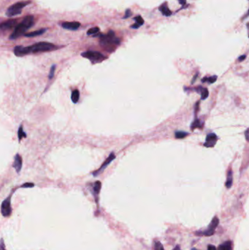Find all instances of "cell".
I'll list each match as a JSON object with an SVG mask.
<instances>
[{"label":"cell","instance_id":"2","mask_svg":"<svg viewBox=\"0 0 249 250\" xmlns=\"http://www.w3.org/2000/svg\"><path fill=\"white\" fill-rule=\"evenodd\" d=\"M120 39L115 36L114 32L110 31L107 34H102L100 36V45L107 51H114L117 45L120 44Z\"/></svg>","mask_w":249,"mask_h":250},{"label":"cell","instance_id":"11","mask_svg":"<svg viewBox=\"0 0 249 250\" xmlns=\"http://www.w3.org/2000/svg\"><path fill=\"white\" fill-rule=\"evenodd\" d=\"M62 27L64 29L67 30H71V31H75V30L78 29L79 27H81V23L77 21H72V22H63L61 24Z\"/></svg>","mask_w":249,"mask_h":250},{"label":"cell","instance_id":"22","mask_svg":"<svg viewBox=\"0 0 249 250\" xmlns=\"http://www.w3.org/2000/svg\"><path fill=\"white\" fill-rule=\"evenodd\" d=\"M202 127H203L202 123L201 122L200 120H198V119H195V121L192 123V129L194 130L195 128H202Z\"/></svg>","mask_w":249,"mask_h":250},{"label":"cell","instance_id":"6","mask_svg":"<svg viewBox=\"0 0 249 250\" xmlns=\"http://www.w3.org/2000/svg\"><path fill=\"white\" fill-rule=\"evenodd\" d=\"M81 56L84 58L88 59L92 62V64H96V63H99L102 62L104 59H105L106 57L103 54L97 51H88L83 52L81 54Z\"/></svg>","mask_w":249,"mask_h":250},{"label":"cell","instance_id":"12","mask_svg":"<svg viewBox=\"0 0 249 250\" xmlns=\"http://www.w3.org/2000/svg\"><path fill=\"white\" fill-rule=\"evenodd\" d=\"M22 164H23L22 157H21L19 154H16V155L15 156V160L13 165H12V167L16 169V172L18 173H20L21 168H22Z\"/></svg>","mask_w":249,"mask_h":250},{"label":"cell","instance_id":"9","mask_svg":"<svg viewBox=\"0 0 249 250\" xmlns=\"http://www.w3.org/2000/svg\"><path fill=\"white\" fill-rule=\"evenodd\" d=\"M115 158H116V156H115V154L113 153L110 154V156L107 158V160L105 161V162H104L103 164L102 165V166L100 167V168L98 169V170L96 171H94V172L93 173V175H94V176H98V175L100 174L102 172H103V171L105 170L106 168H107L108 165H109L110 163Z\"/></svg>","mask_w":249,"mask_h":250},{"label":"cell","instance_id":"33","mask_svg":"<svg viewBox=\"0 0 249 250\" xmlns=\"http://www.w3.org/2000/svg\"><path fill=\"white\" fill-rule=\"evenodd\" d=\"M172 250H182V249H181V246H180L179 244H177L176 246H175V247L174 248V249H172Z\"/></svg>","mask_w":249,"mask_h":250},{"label":"cell","instance_id":"28","mask_svg":"<svg viewBox=\"0 0 249 250\" xmlns=\"http://www.w3.org/2000/svg\"><path fill=\"white\" fill-rule=\"evenodd\" d=\"M34 186V184L32 182H27V183L22 184L21 186V188H32Z\"/></svg>","mask_w":249,"mask_h":250},{"label":"cell","instance_id":"21","mask_svg":"<svg viewBox=\"0 0 249 250\" xmlns=\"http://www.w3.org/2000/svg\"><path fill=\"white\" fill-rule=\"evenodd\" d=\"M200 92L201 93V99H207V97H208L209 95L208 90H207L206 88H200Z\"/></svg>","mask_w":249,"mask_h":250},{"label":"cell","instance_id":"29","mask_svg":"<svg viewBox=\"0 0 249 250\" xmlns=\"http://www.w3.org/2000/svg\"><path fill=\"white\" fill-rule=\"evenodd\" d=\"M0 250H6L3 239H0Z\"/></svg>","mask_w":249,"mask_h":250},{"label":"cell","instance_id":"19","mask_svg":"<svg viewBox=\"0 0 249 250\" xmlns=\"http://www.w3.org/2000/svg\"><path fill=\"white\" fill-rule=\"evenodd\" d=\"M25 138H27V134H26L25 132H24V131H23V126L21 125L20 127L18 128V140L21 141V139Z\"/></svg>","mask_w":249,"mask_h":250},{"label":"cell","instance_id":"23","mask_svg":"<svg viewBox=\"0 0 249 250\" xmlns=\"http://www.w3.org/2000/svg\"><path fill=\"white\" fill-rule=\"evenodd\" d=\"M188 135H189V134H188L187 132H182V131H177V132H175V138L181 139V138H185V137L187 136Z\"/></svg>","mask_w":249,"mask_h":250},{"label":"cell","instance_id":"27","mask_svg":"<svg viewBox=\"0 0 249 250\" xmlns=\"http://www.w3.org/2000/svg\"><path fill=\"white\" fill-rule=\"evenodd\" d=\"M154 250H164V249L163 245L157 241L154 243Z\"/></svg>","mask_w":249,"mask_h":250},{"label":"cell","instance_id":"8","mask_svg":"<svg viewBox=\"0 0 249 250\" xmlns=\"http://www.w3.org/2000/svg\"><path fill=\"white\" fill-rule=\"evenodd\" d=\"M18 24V19H9V20L4 21L0 24V29L10 30L13 29V28H16Z\"/></svg>","mask_w":249,"mask_h":250},{"label":"cell","instance_id":"35","mask_svg":"<svg viewBox=\"0 0 249 250\" xmlns=\"http://www.w3.org/2000/svg\"><path fill=\"white\" fill-rule=\"evenodd\" d=\"M178 2H179V3L181 4V5H184L186 4V0H178Z\"/></svg>","mask_w":249,"mask_h":250},{"label":"cell","instance_id":"26","mask_svg":"<svg viewBox=\"0 0 249 250\" xmlns=\"http://www.w3.org/2000/svg\"><path fill=\"white\" fill-rule=\"evenodd\" d=\"M216 79H217V76L215 75V76H211V77H210V78H205L204 79L202 80V82L207 81V82H209L210 84H213V83L216 82Z\"/></svg>","mask_w":249,"mask_h":250},{"label":"cell","instance_id":"5","mask_svg":"<svg viewBox=\"0 0 249 250\" xmlns=\"http://www.w3.org/2000/svg\"><path fill=\"white\" fill-rule=\"evenodd\" d=\"M219 224V219L217 217H214L209 224L208 227L205 230H200L195 232V234L199 236H211L215 233L216 227Z\"/></svg>","mask_w":249,"mask_h":250},{"label":"cell","instance_id":"7","mask_svg":"<svg viewBox=\"0 0 249 250\" xmlns=\"http://www.w3.org/2000/svg\"><path fill=\"white\" fill-rule=\"evenodd\" d=\"M1 213L4 217H10L12 214L11 207V195L7 197L2 202L1 206Z\"/></svg>","mask_w":249,"mask_h":250},{"label":"cell","instance_id":"16","mask_svg":"<svg viewBox=\"0 0 249 250\" xmlns=\"http://www.w3.org/2000/svg\"><path fill=\"white\" fill-rule=\"evenodd\" d=\"M218 250H232V242L230 241H225L222 244L219 245Z\"/></svg>","mask_w":249,"mask_h":250},{"label":"cell","instance_id":"30","mask_svg":"<svg viewBox=\"0 0 249 250\" xmlns=\"http://www.w3.org/2000/svg\"><path fill=\"white\" fill-rule=\"evenodd\" d=\"M132 15V13L130 11V10H126V13H125V16H123V18H128L129 17H130Z\"/></svg>","mask_w":249,"mask_h":250},{"label":"cell","instance_id":"20","mask_svg":"<svg viewBox=\"0 0 249 250\" xmlns=\"http://www.w3.org/2000/svg\"><path fill=\"white\" fill-rule=\"evenodd\" d=\"M93 190H94V192L95 195H98L101 190V182L99 181L95 182L94 184V187H93Z\"/></svg>","mask_w":249,"mask_h":250},{"label":"cell","instance_id":"18","mask_svg":"<svg viewBox=\"0 0 249 250\" xmlns=\"http://www.w3.org/2000/svg\"><path fill=\"white\" fill-rule=\"evenodd\" d=\"M80 98V92L77 89H75L72 92V96H71V99L73 103H77L79 100Z\"/></svg>","mask_w":249,"mask_h":250},{"label":"cell","instance_id":"1","mask_svg":"<svg viewBox=\"0 0 249 250\" xmlns=\"http://www.w3.org/2000/svg\"><path fill=\"white\" fill-rule=\"evenodd\" d=\"M34 25V18L33 16H26L22 22L18 23L15 28L14 31L10 34V40H16L20 37L24 35L26 32Z\"/></svg>","mask_w":249,"mask_h":250},{"label":"cell","instance_id":"17","mask_svg":"<svg viewBox=\"0 0 249 250\" xmlns=\"http://www.w3.org/2000/svg\"><path fill=\"white\" fill-rule=\"evenodd\" d=\"M232 181H233V178H232V171H229L228 174H227V180L225 183V186H227V189L231 188L232 185Z\"/></svg>","mask_w":249,"mask_h":250},{"label":"cell","instance_id":"24","mask_svg":"<svg viewBox=\"0 0 249 250\" xmlns=\"http://www.w3.org/2000/svg\"><path fill=\"white\" fill-rule=\"evenodd\" d=\"M56 67V64H53V65H52V66H51V69H50L49 75H48L49 80H51V79H53V77H54V74H55Z\"/></svg>","mask_w":249,"mask_h":250},{"label":"cell","instance_id":"32","mask_svg":"<svg viewBox=\"0 0 249 250\" xmlns=\"http://www.w3.org/2000/svg\"><path fill=\"white\" fill-rule=\"evenodd\" d=\"M246 55H242L240 56L239 59H238V60H239V62H242V61H243L245 59H246Z\"/></svg>","mask_w":249,"mask_h":250},{"label":"cell","instance_id":"4","mask_svg":"<svg viewBox=\"0 0 249 250\" xmlns=\"http://www.w3.org/2000/svg\"><path fill=\"white\" fill-rule=\"evenodd\" d=\"M30 3H31V1L27 0V1H21L13 4L8 8L6 11V16L8 17H13L20 15L23 8L29 5Z\"/></svg>","mask_w":249,"mask_h":250},{"label":"cell","instance_id":"14","mask_svg":"<svg viewBox=\"0 0 249 250\" xmlns=\"http://www.w3.org/2000/svg\"><path fill=\"white\" fill-rule=\"evenodd\" d=\"M134 20L135 21V23L132 26H131V28L132 29H138L140 27H141L144 24V20L140 16H137L134 18Z\"/></svg>","mask_w":249,"mask_h":250},{"label":"cell","instance_id":"3","mask_svg":"<svg viewBox=\"0 0 249 250\" xmlns=\"http://www.w3.org/2000/svg\"><path fill=\"white\" fill-rule=\"evenodd\" d=\"M28 50H29V54H37V53H42V52H48L57 50L58 48V46L53 43L48 42H40L37 43L35 44L27 46Z\"/></svg>","mask_w":249,"mask_h":250},{"label":"cell","instance_id":"13","mask_svg":"<svg viewBox=\"0 0 249 250\" xmlns=\"http://www.w3.org/2000/svg\"><path fill=\"white\" fill-rule=\"evenodd\" d=\"M46 31H47V29H41L37 30V31L29 32V33H26L24 34V36L27 37V38H34V37L42 35V34H44Z\"/></svg>","mask_w":249,"mask_h":250},{"label":"cell","instance_id":"36","mask_svg":"<svg viewBox=\"0 0 249 250\" xmlns=\"http://www.w3.org/2000/svg\"><path fill=\"white\" fill-rule=\"evenodd\" d=\"M191 250H199V249H196V248H192V249H191Z\"/></svg>","mask_w":249,"mask_h":250},{"label":"cell","instance_id":"31","mask_svg":"<svg viewBox=\"0 0 249 250\" xmlns=\"http://www.w3.org/2000/svg\"><path fill=\"white\" fill-rule=\"evenodd\" d=\"M207 250H217V249H216V248L214 245L209 244V245H207Z\"/></svg>","mask_w":249,"mask_h":250},{"label":"cell","instance_id":"15","mask_svg":"<svg viewBox=\"0 0 249 250\" xmlns=\"http://www.w3.org/2000/svg\"><path fill=\"white\" fill-rule=\"evenodd\" d=\"M159 10L160 12L165 16H170L172 15V12H171V10L169 9L168 6L167 5V4H164V5L160 6Z\"/></svg>","mask_w":249,"mask_h":250},{"label":"cell","instance_id":"34","mask_svg":"<svg viewBox=\"0 0 249 250\" xmlns=\"http://www.w3.org/2000/svg\"><path fill=\"white\" fill-rule=\"evenodd\" d=\"M248 129H247L246 130V132H245V135H246V140H248Z\"/></svg>","mask_w":249,"mask_h":250},{"label":"cell","instance_id":"25","mask_svg":"<svg viewBox=\"0 0 249 250\" xmlns=\"http://www.w3.org/2000/svg\"><path fill=\"white\" fill-rule=\"evenodd\" d=\"M99 32V29L98 27H94V28H91L89 30H88L87 34L88 35H94L95 34L98 33Z\"/></svg>","mask_w":249,"mask_h":250},{"label":"cell","instance_id":"10","mask_svg":"<svg viewBox=\"0 0 249 250\" xmlns=\"http://www.w3.org/2000/svg\"><path fill=\"white\" fill-rule=\"evenodd\" d=\"M218 139V137L215 133H210L206 137V140H205L204 145L205 147L208 148L213 147L216 145V142H217Z\"/></svg>","mask_w":249,"mask_h":250}]
</instances>
